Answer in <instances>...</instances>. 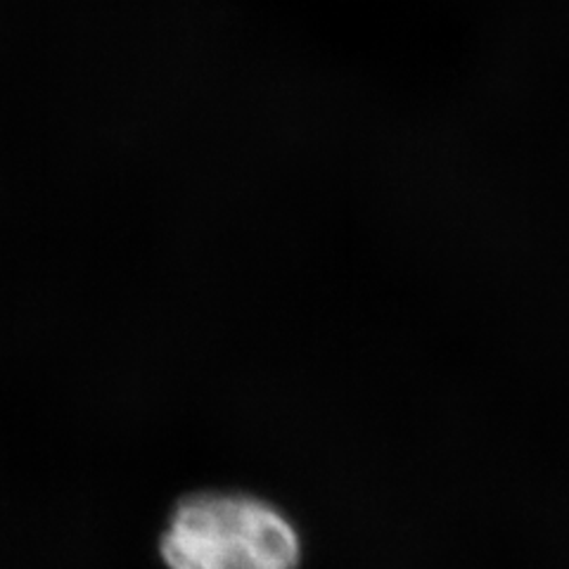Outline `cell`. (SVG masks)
I'll use <instances>...</instances> for the list:
<instances>
[{"label": "cell", "mask_w": 569, "mask_h": 569, "mask_svg": "<svg viewBox=\"0 0 569 569\" xmlns=\"http://www.w3.org/2000/svg\"><path fill=\"white\" fill-rule=\"evenodd\" d=\"M159 553L169 569H299L301 539L261 498L198 493L173 510Z\"/></svg>", "instance_id": "obj_1"}]
</instances>
